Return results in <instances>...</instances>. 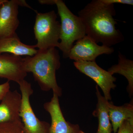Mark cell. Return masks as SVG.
Listing matches in <instances>:
<instances>
[{
	"instance_id": "1",
	"label": "cell",
	"mask_w": 133,
	"mask_h": 133,
	"mask_svg": "<svg viewBox=\"0 0 133 133\" xmlns=\"http://www.w3.org/2000/svg\"><path fill=\"white\" fill-rule=\"evenodd\" d=\"M78 15L84 25L86 35L97 43L111 47L124 41L123 34L115 26L117 23L114 18L116 12L113 4L93 0Z\"/></svg>"
},
{
	"instance_id": "2",
	"label": "cell",
	"mask_w": 133,
	"mask_h": 133,
	"mask_svg": "<svg viewBox=\"0 0 133 133\" xmlns=\"http://www.w3.org/2000/svg\"><path fill=\"white\" fill-rule=\"evenodd\" d=\"M61 63L58 50L56 48L38 50L33 56L23 58V66L26 73L31 72L42 91L50 90L58 97L62 95V88L58 85L56 71Z\"/></svg>"
},
{
	"instance_id": "3",
	"label": "cell",
	"mask_w": 133,
	"mask_h": 133,
	"mask_svg": "<svg viewBox=\"0 0 133 133\" xmlns=\"http://www.w3.org/2000/svg\"><path fill=\"white\" fill-rule=\"evenodd\" d=\"M55 5L61 20L60 42L58 48L63 57L68 58L74 43L86 36L85 28L80 17L74 15L63 1L55 0Z\"/></svg>"
},
{
	"instance_id": "4",
	"label": "cell",
	"mask_w": 133,
	"mask_h": 133,
	"mask_svg": "<svg viewBox=\"0 0 133 133\" xmlns=\"http://www.w3.org/2000/svg\"><path fill=\"white\" fill-rule=\"evenodd\" d=\"M34 32L39 50H47L58 47L60 36V23L54 10L46 13L37 12Z\"/></svg>"
},
{
	"instance_id": "5",
	"label": "cell",
	"mask_w": 133,
	"mask_h": 133,
	"mask_svg": "<svg viewBox=\"0 0 133 133\" xmlns=\"http://www.w3.org/2000/svg\"><path fill=\"white\" fill-rule=\"evenodd\" d=\"M22 96L20 116L26 133H48L50 124L37 118L30 104L33 90L30 83L23 79L18 83Z\"/></svg>"
},
{
	"instance_id": "6",
	"label": "cell",
	"mask_w": 133,
	"mask_h": 133,
	"mask_svg": "<svg viewBox=\"0 0 133 133\" xmlns=\"http://www.w3.org/2000/svg\"><path fill=\"white\" fill-rule=\"evenodd\" d=\"M75 67L81 73L85 74L97 83L101 88L104 97L107 100H111V92L114 89L116 85L114 82L116 78L109 71L105 70L98 65L95 62H74Z\"/></svg>"
},
{
	"instance_id": "7",
	"label": "cell",
	"mask_w": 133,
	"mask_h": 133,
	"mask_svg": "<svg viewBox=\"0 0 133 133\" xmlns=\"http://www.w3.org/2000/svg\"><path fill=\"white\" fill-rule=\"evenodd\" d=\"M19 6L36 11L24 0H6L0 5V38L16 33L20 23L18 18Z\"/></svg>"
},
{
	"instance_id": "8",
	"label": "cell",
	"mask_w": 133,
	"mask_h": 133,
	"mask_svg": "<svg viewBox=\"0 0 133 133\" xmlns=\"http://www.w3.org/2000/svg\"><path fill=\"white\" fill-rule=\"evenodd\" d=\"M114 51L113 48L98 45L90 37L86 35L73 45L69 58L75 62H95L99 56L103 54L111 55Z\"/></svg>"
},
{
	"instance_id": "9",
	"label": "cell",
	"mask_w": 133,
	"mask_h": 133,
	"mask_svg": "<svg viewBox=\"0 0 133 133\" xmlns=\"http://www.w3.org/2000/svg\"><path fill=\"white\" fill-rule=\"evenodd\" d=\"M43 107L51 119L48 133H80L81 130L78 125L71 124L65 119L56 94L53 93L50 101L44 103Z\"/></svg>"
},
{
	"instance_id": "10",
	"label": "cell",
	"mask_w": 133,
	"mask_h": 133,
	"mask_svg": "<svg viewBox=\"0 0 133 133\" xmlns=\"http://www.w3.org/2000/svg\"><path fill=\"white\" fill-rule=\"evenodd\" d=\"M27 75L21 57L8 53L0 54V77L18 84Z\"/></svg>"
},
{
	"instance_id": "11",
	"label": "cell",
	"mask_w": 133,
	"mask_h": 133,
	"mask_svg": "<svg viewBox=\"0 0 133 133\" xmlns=\"http://www.w3.org/2000/svg\"><path fill=\"white\" fill-rule=\"evenodd\" d=\"M21 94L17 90L9 91L0 103V124L21 121L20 113Z\"/></svg>"
},
{
	"instance_id": "12",
	"label": "cell",
	"mask_w": 133,
	"mask_h": 133,
	"mask_svg": "<svg viewBox=\"0 0 133 133\" xmlns=\"http://www.w3.org/2000/svg\"><path fill=\"white\" fill-rule=\"evenodd\" d=\"M35 45H29L22 42L16 33L12 35L0 38V54L10 53L21 56L32 57L38 50Z\"/></svg>"
},
{
	"instance_id": "13",
	"label": "cell",
	"mask_w": 133,
	"mask_h": 133,
	"mask_svg": "<svg viewBox=\"0 0 133 133\" xmlns=\"http://www.w3.org/2000/svg\"><path fill=\"white\" fill-rule=\"evenodd\" d=\"M96 90L98 103L93 115L97 117L98 120V127L96 133H111L112 127L109 114L110 102L102 96L97 85Z\"/></svg>"
},
{
	"instance_id": "14",
	"label": "cell",
	"mask_w": 133,
	"mask_h": 133,
	"mask_svg": "<svg viewBox=\"0 0 133 133\" xmlns=\"http://www.w3.org/2000/svg\"><path fill=\"white\" fill-rule=\"evenodd\" d=\"M109 114L112 131L114 133H116L124 121L133 120L132 100L130 103H126L120 106H116L112 102H110Z\"/></svg>"
},
{
	"instance_id": "15",
	"label": "cell",
	"mask_w": 133,
	"mask_h": 133,
	"mask_svg": "<svg viewBox=\"0 0 133 133\" xmlns=\"http://www.w3.org/2000/svg\"><path fill=\"white\" fill-rule=\"evenodd\" d=\"M111 74H121L124 76L128 81L127 90L130 96L133 93V61L127 59L124 55L119 52L118 63L108 69Z\"/></svg>"
},
{
	"instance_id": "16",
	"label": "cell",
	"mask_w": 133,
	"mask_h": 133,
	"mask_svg": "<svg viewBox=\"0 0 133 133\" xmlns=\"http://www.w3.org/2000/svg\"><path fill=\"white\" fill-rule=\"evenodd\" d=\"M0 133H26L21 121L0 124Z\"/></svg>"
},
{
	"instance_id": "17",
	"label": "cell",
	"mask_w": 133,
	"mask_h": 133,
	"mask_svg": "<svg viewBox=\"0 0 133 133\" xmlns=\"http://www.w3.org/2000/svg\"><path fill=\"white\" fill-rule=\"evenodd\" d=\"M117 133H133V120H126L118 129Z\"/></svg>"
},
{
	"instance_id": "18",
	"label": "cell",
	"mask_w": 133,
	"mask_h": 133,
	"mask_svg": "<svg viewBox=\"0 0 133 133\" xmlns=\"http://www.w3.org/2000/svg\"><path fill=\"white\" fill-rule=\"evenodd\" d=\"M10 90V84L9 81H8L3 84H0V101Z\"/></svg>"
},
{
	"instance_id": "19",
	"label": "cell",
	"mask_w": 133,
	"mask_h": 133,
	"mask_svg": "<svg viewBox=\"0 0 133 133\" xmlns=\"http://www.w3.org/2000/svg\"><path fill=\"white\" fill-rule=\"evenodd\" d=\"M106 4H113L114 3H120L130 5H133V0H102Z\"/></svg>"
},
{
	"instance_id": "20",
	"label": "cell",
	"mask_w": 133,
	"mask_h": 133,
	"mask_svg": "<svg viewBox=\"0 0 133 133\" xmlns=\"http://www.w3.org/2000/svg\"><path fill=\"white\" fill-rule=\"evenodd\" d=\"M38 1L42 5H55V0H39Z\"/></svg>"
},
{
	"instance_id": "21",
	"label": "cell",
	"mask_w": 133,
	"mask_h": 133,
	"mask_svg": "<svg viewBox=\"0 0 133 133\" xmlns=\"http://www.w3.org/2000/svg\"><path fill=\"white\" fill-rule=\"evenodd\" d=\"M6 1V0H0V5H1L3 2H5Z\"/></svg>"
},
{
	"instance_id": "22",
	"label": "cell",
	"mask_w": 133,
	"mask_h": 133,
	"mask_svg": "<svg viewBox=\"0 0 133 133\" xmlns=\"http://www.w3.org/2000/svg\"><path fill=\"white\" fill-rule=\"evenodd\" d=\"M85 133L84 132H83V131H82L81 130V131H80V133Z\"/></svg>"
}]
</instances>
